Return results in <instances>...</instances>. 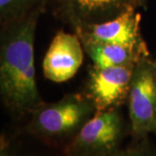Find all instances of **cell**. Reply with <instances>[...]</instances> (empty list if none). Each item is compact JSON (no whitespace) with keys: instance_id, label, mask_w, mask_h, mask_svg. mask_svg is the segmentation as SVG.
Masks as SVG:
<instances>
[{"instance_id":"obj_13","label":"cell","mask_w":156,"mask_h":156,"mask_svg":"<svg viewBox=\"0 0 156 156\" xmlns=\"http://www.w3.org/2000/svg\"><path fill=\"white\" fill-rule=\"evenodd\" d=\"M138 8H143V9H147V0H135Z\"/></svg>"},{"instance_id":"obj_9","label":"cell","mask_w":156,"mask_h":156,"mask_svg":"<svg viewBox=\"0 0 156 156\" xmlns=\"http://www.w3.org/2000/svg\"><path fill=\"white\" fill-rule=\"evenodd\" d=\"M84 51L95 65L100 67L135 66L146 56H150L148 49L114 44H83Z\"/></svg>"},{"instance_id":"obj_6","label":"cell","mask_w":156,"mask_h":156,"mask_svg":"<svg viewBox=\"0 0 156 156\" xmlns=\"http://www.w3.org/2000/svg\"><path fill=\"white\" fill-rule=\"evenodd\" d=\"M56 17L76 32L85 26L106 22L131 8L135 0H49Z\"/></svg>"},{"instance_id":"obj_12","label":"cell","mask_w":156,"mask_h":156,"mask_svg":"<svg viewBox=\"0 0 156 156\" xmlns=\"http://www.w3.org/2000/svg\"><path fill=\"white\" fill-rule=\"evenodd\" d=\"M0 156H17L12 148L11 140L5 134L0 136Z\"/></svg>"},{"instance_id":"obj_10","label":"cell","mask_w":156,"mask_h":156,"mask_svg":"<svg viewBox=\"0 0 156 156\" xmlns=\"http://www.w3.org/2000/svg\"><path fill=\"white\" fill-rule=\"evenodd\" d=\"M49 5V0H0L1 25L19 20L30 12Z\"/></svg>"},{"instance_id":"obj_3","label":"cell","mask_w":156,"mask_h":156,"mask_svg":"<svg viewBox=\"0 0 156 156\" xmlns=\"http://www.w3.org/2000/svg\"><path fill=\"white\" fill-rule=\"evenodd\" d=\"M130 125L121 108L97 112L62 149L65 156H114L121 150Z\"/></svg>"},{"instance_id":"obj_2","label":"cell","mask_w":156,"mask_h":156,"mask_svg":"<svg viewBox=\"0 0 156 156\" xmlns=\"http://www.w3.org/2000/svg\"><path fill=\"white\" fill-rule=\"evenodd\" d=\"M95 113V106L83 93H70L33 109L25 131L44 144L63 148Z\"/></svg>"},{"instance_id":"obj_8","label":"cell","mask_w":156,"mask_h":156,"mask_svg":"<svg viewBox=\"0 0 156 156\" xmlns=\"http://www.w3.org/2000/svg\"><path fill=\"white\" fill-rule=\"evenodd\" d=\"M83 45L77 34L60 30L53 37L43 62L45 78L63 83L72 78L83 62Z\"/></svg>"},{"instance_id":"obj_7","label":"cell","mask_w":156,"mask_h":156,"mask_svg":"<svg viewBox=\"0 0 156 156\" xmlns=\"http://www.w3.org/2000/svg\"><path fill=\"white\" fill-rule=\"evenodd\" d=\"M131 8L106 22L80 29L77 34L82 44H114L147 49L140 31V14Z\"/></svg>"},{"instance_id":"obj_11","label":"cell","mask_w":156,"mask_h":156,"mask_svg":"<svg viewBox=\"0 0 156 156\" xmlns=\"http://www.w3.org/2000/svg\"><path fill=\"white\" fill-rule=\"evenodd\" d=\"M114 156H156V146L148 137L140 140H132L126 148H122Z\"/></svg>"},{"instance_id":"obj_15","label":"cell","mask_w":156,"mask_h":156,"mask_svg":"<svg viewBox=\"0 0 156 156\" xmlns=\"http://www.w3.org/2000/svg\"><path fill=\"white\" fill-rule=\"evenodd\" d=\"M153 66H154V75L156 77V55L154 58H153Z\"/></svg>"},{"instance_id":"obj_4","label":"cell","mask_w":156,"mask_h":156,"mask_svg":"<svg viewBox=\"0 0 156 156\" xmlns=\"http://www.w3.org/2000/svg\"><path fill=\"white\" fill-rule=\"evenodd\" d=\"M127 102L132 140L148 137L156 114V77L151 56L134 66Z\"/></svg>"},{"instance_id":"obj_14","label":"cell","mask_w":156,"mask_h":156,"mask_svg":"<svg viewBox=\"0 0 156 156\" xmlns=\"http://www.w3.org/2000/svg\"><path fill=\"white\" fill-rule=\"evenodd\" d=\"M152 133L156 134V114L154 119V122H153V126H152Z\"/></svg>"},{"instance_id":"obj_1","label":"cell","mask_w":156,"mask_h":156,"mask_svg":"<svg viewBox=\"0 0 156 156\" xmlns=\"http://www.w3.org/2000/svg\"><path fill=\"white\" fill-rule=\"evenodd\" d=\"M44 8L19 20L1 25L0 95L13 116L30 114L44 101L36 81L34 62L35 33Z\"/></svg>"},{"instance_id":"obj_5","label":"cell","mask_w":156,"mask_h":156,"mask_svg":"<svg viewBox=\"0 0 156 156\" xmlns=\"http://www.w3.org/2000/svg\"><path fill=\"white\" fill-rule=\"evenodd\" d=\"M134 66L100 67L93 64L84 85L83 94L96 113L119 108L128 100Z\"/></svg>"}]
</instances>
